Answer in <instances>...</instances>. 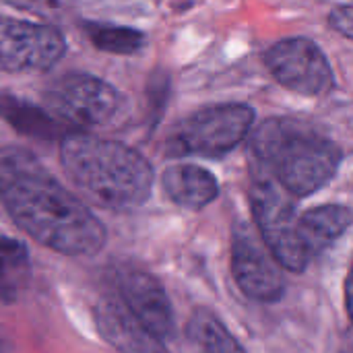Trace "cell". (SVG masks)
I'll use <instances>...</instances> for the list:
<instances>
[{"label": "cell", "mask_w": 353, "mask_h": 353, "mask_svg": "<svg viewBox=\"0 0 353 353\" xmlns=\"http://www.w3.org/2000/svg\"><path fill=\"white\" fill-rule=\"evenodd\" d=\"M265 60L275 81L294 93L321 97L327 95L335 85L331 64L325 52L312 39H281L269 48Z\"/></svg>", "instance_id": "cell-8"}, {"label": "cell", "mask_w": 353, "mask_h": 353, "mask_svg": "<svg viewBox=\"0 0 353 353\" xmlns=\"http://www.w3.org/2000/svg\"><path fill=\"white\" fill-rule=\"evenodd\" d=\"M60 161L74 188L97 207L130 211L151 196L153 170L124 143L72 132L60 143Z\"/></svg>", "instance_id": "cell-2"}, {"label": "cell", "mask_w": 353, "mask_h": 353, "mask_svg": "<svg viewBox=\"0 0 353 353\" xmlns=\"http://www.w3.org/2000/svg\"><path fill=\"white\" fill-rule=\"evenodd\" d=\"M0 353H12V343L2 327H0Z\"/></svg>", "instance_id": "cell-20"}, {"label": "cell", "mask_w": 353, "mask_h": 353, "mask_svg": "<svg viewBox=\"0 0 353 353\" xmlns=\"http://www.w3.org/2000/svg\"><path fill=\"white\" fill-rule=\"evenodd\" d=\"M329 25L341 35L353 39V4H339L329 14Z\"/></svg>", "instance_id": "cell-18"}, {"label": "cell", "mask_w": 353, "mask_h": 353, "mask_svg": "<svg viewBox=\"0 0 353 353\" xmlns=\"http://www.w3.org/2000/svg\"><path fill=\"white\" fill-rule=\"evenodd\" d=\"M252 122V108L242 103L203 108L172 128L165 153L172 157H221L244 141Z\"/></svg>", "instance_id": "cell-4"}, {"label": "cell", "mask_w": 353, "mask_h": 353, "mask_svg": "<svg viewBox=\"0 0 353 353\" xmlns=\"http://www.w3.org/2000/svg\"><path fill=\"white\" fill-rule=\"evenodd\" d=\"M161 186L172 203L190 211L205 209L219 194L215 176L209 170L192 163L170 165L161 176Z\"/></svg>", "instance_id": "cell-12"}, {"label": "cell", "mask_w": 353, "mask_h": 353, "mask_svg": "<svg viewBox=\"0 0 353 353\" xmlns=\"http://www.w3.org/2000/svg\"><path fill=\"white\" fill-rule=\"evenodd\" d=\"M345 306H347V314L353 323V261L350 273H347V279H345Z\"/></svg>", "instance_id": "cell-19"}, {"label": "cell", "mask_w": 353, "mask_h": 353, "mask_svg": "<svg viewBox=\"0 0 353 353\" xmlns=\"http://www.w3.org/2000/svg\"><path fill=\"white\" fill-rule=\"evenodd\" d=\"M64 52L66 41L56 27L0 12V70L43 72Z\"/></svg>", "instance_id": "cell-7"}, {"label": "cell", "mask_w": 353, "mask_h": 353, "mask_svg": "<svg viewBox=\"0 0 353 353\" xmlns=\"http://www.w3.org/2000/svg\"><path fill=\"white\" fill-rule=\"evenodd\" d=\"M46 103L60 120L77 128H108L126 114V97L108 81L87 72L56 79L46 91Z\"/></svg>", "instance_id": "cell-6"}, {"label": "cell", "mask_w": 353, "mask_h": 353, "mask_svg": "<svg viewBox=\"0 0 353 353\" xmlns=\"http://www.w3.org/2000/svg\"><path fill=\"white\" fill-rule=\"evenodd\" d=\"M232 273L244 296L256 302H277L285 292L279 263L259 232L238 223L232 236Z\"/></svg>", "instance_id": "cell-9"}, {"label": "cell", "mask_w": 353, "mask_h": 353, "mask_svg": "<svg viewBox=\"0 0 353 353\" xmlns=\"http://www.w3.org/2000/svg\"><path fill=\"white\" fill-rule=\"evenodd\" d=\"M87 35L95 48L110 54H134L145 43V33L130 29V27H118V25H103V23H89Z\"/></svg>", "instance_id": "cell-16"}, {"label": "cell", "mask_w": 353, "mask_h": 353, "mask_svg": "<svg viewBox=\"0 0 353 353\" xmlns=\"http://www.w3.org/2000/svg\"><path fill=\"white\" fill-rule=\"evenodd\" d=\"M252 153L292 196L327 186L339 170L341 149L329 137L294 118L265 120L252 134Z\"/></svg>", "instance_id": "cell-3"}, {"label": "cell", "mask_w": 353, "mask_h": 353, "mask_svg": "<svg viewBox=\"0 0 353 353\" xmlns=\"http://www.w3.org/2000/svg\"><path fill=\"white\" fill-rule=\"evenodd\" d=\"M31 259L23 242L0 234V300L12 304L27 290Z\"/></svg>", "instance_id": "cell-14"}, {"label": "cell", "mask_w": 353, "mask_h": 353, "mask_svg": "<svg viewBox=\"0 0 353 353\" xmlns=\"http://www.w3.org/2000/svg\"><path fill=\"white\" fill-rule=\"evenodd\" d=\"M335 353H353V337L352 339H345V341L335 350Z\"/></svg>", "instance_id": "cell-21"}, {"label": "cell", "mask_w": 353, "mask_h": 353, "mask_svg": "<svg viewBox=\"0 0 353 353\" xmlns=\"http://www.w3.org/2000/svg\"><path fill=\"white\" fill-rule=\"evenodd\" d=\"M250 205L259 234L279 267L302 273L310 256L302 244L300 217L290 194L271 176H259L250 188Z\"/></svg>", "instance_id": "cell-5"}, {"label": "cell", "mask_w": 353, "mask_h": 353, "mask_svg": "<svg viewBox=\"0 0 353 353\" xmlns=\"http://www.w3.org/2000/svg\"><path fill=\"white\" fill-rule=\"evenodd\" d=\"M101 337L120 353H168L157 337L143 329L118 298H103L95 308Z\"/></svg>", "instance_id": "cell-11"}, {"label": "cell", "mask_w": 353, "mask_h": 353, "mask_svg": "<svg viewBox=\"0 0 353 353\" xmlns=\"http://www.w3.org/2000/svg\"><path fill=\"white\" fill-rule=\"evenodd\" d=\"M353 223V211L341 205H323L300 217V236L310 261L327 250Z\"/></svg>", "instance_id": "cell-13"}, {"label": "cell", "mask_w": 353, "mask_h": 353, "mask_svg": "<svg viewBox=\"0 0 353 353\" xmlns=\"http://www.w3.org/2000/svg\"><path fill=\"white\" fill-rule=\"evenodd\" d=\"M0 110L12 126L27 130L29 134H50V130L56 128V124L46 114L37 112L31 105H21L14 99L0 101Z\"/></svg>", "instance_id": "cell-17"}, {"label": "cell", "mask_w": 353, "mask_h": 353, "mask_svg": "<svg viewBox=\"0 0 353 353\" xmlns=\"http://www.w3.org/2000/svg\"><path fill=\"white\" fill-rule=\"evenodd\" d=\"M188 337L203 353H246L225 325L207 308L194 310L188 321Z\"/></svg>", "instance_id": "cell-15"}, {"label": "cell", "mask_w": 353, "mask_h": 353, "mask_svg": "<svg viewBox=\"0 0 353 353\" xmlns=\"http://www.w3.org/2000/svg\"><path fill=\"white\" fill-rule=\"evenodd\" d=\"M118 300L128 314L153 337L168 339L174 333V310L163 285L143 269H122L118 273Z\"/></svg>", "instance_id": "cell-10"}, {"label": "cell", "mask_w": 353, "mask_h": 353, "mask_svg": "<svg viewBox=\"0 0 353 353\" xmlns=\"http://www.w3.org/2000/svg\"><path fill=\"white\" fill-rule=\"evenodd\" d=\"M0 199L25 234L60 254L91 256L105 244L103 223L29 149H0Z\"/></svg>", "instance_id": "cell-1"}]
</instances>
